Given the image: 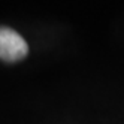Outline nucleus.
<instances>
[{
  "label": "nucleus",
  "instance_id": "obj_1",
  "mask_svg": "<svg viewBox=\"0 0 124 124\" xmlns=\"http://www.w3.org/2000/svg\"><path fill=\"white\" fill-rule=\"evenodd\" d=\"M29 52V46L18 31L9 27H0V58L8 63L23 60Z\"/></svg>",
  "mask_w": 124,
  "mask_h": 124
}]
</instances>
